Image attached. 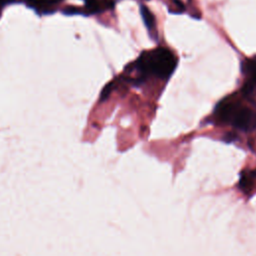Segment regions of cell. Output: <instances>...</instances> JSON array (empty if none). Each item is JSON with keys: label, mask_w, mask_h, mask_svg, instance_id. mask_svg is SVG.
<instances>
[{"label": "cell", "mask_w": 256, "mask_h": 256, "mask_svg": "<svg viewBox=\"0 0 256 256\" xmlns=\"http://www.w3.org/2000/svg\"><path fill=\"white\" fill-rule=\"evenodd\" d=\"M251 173H252V175H253L254 179L256 180V169H255V170H251Z\"/></svg>", "instance_id": "9c48e42d"}, {"label": "cell", "mask_w": 256, "mask_h": 256, "mask_svg": "<svg viewBox=\"0 0 256 256\" xmlns=\"http://www.w3.org/2000/svg\"><path fill=\"white\" fill-rule=\"evenodd\" d=\"M140 14L143 19V22L149 32L150 37L153 40H157V28H156V20L153 13L144 5L140 6Z\"/></svg>", "instance_id": "277c9868"}, {"label": "cell", "mask_w": 256, "mask_h": 256, "mask_svg": "<svg viewBox=\"0 0 256 256\" xmlns=\"http://www.w3.org/2000/svg\"><path fill=\"white\" fill-rule=\"evenodd\" d=\"M214 119L234 128L249 132L256 127V110L232 96L222 99L213 112Z\"/></svg>", "instance_id": "7a4b0ae2"}, {"label": "cell", "mask_w": 256, "mask_h": 256, "mask_svg": "<svg viewBox=\"0 0 256 256\" xmlns=\"http://www.w3.org/2000/svg\"><path fill=\"white\" fill-rule=\"evenodd\" d=\"M178 59L168 48L158 47L143 51L139 57L125 68V74L134 73V77L126 79L133 85H141L148 77L167 80L177 67Z\"/></svg>", "instance_id": "6da1fadb"}, {"label": "cell", "mask_w": 256, "mask_h": 256, "mask_svg": "<svg viewBox=\"0 0 256 256\" xmlns=\"http://www.w3.org/2000/svg\"><path fill=\"white\" fill-rule=\"evenodd\" d=\"M114 6L113 0H86L85 12L88 14L100 13L111 9Z\"/></svg>", "instance_id": "5b68a950"}, {"label": "cell", "mask_w": 256, "mask_h": 256, "mask_svg": "<svg viewBox=\"0 0 256 256\" xmlns=\"http://www.w3.org/2000/svg\"><path fill=\"white\" fill-rule=\"evenodd\" d=\"M241 71L246 78L241 89L242 96L249 99L256 90V57L243 60L241 62Z\"/></svg>", "instance_id": "3957f363"}, {"label": "cell", "mask_w": 256, "mask_h": 256, "mask_svg": "<svg viewBox=\"0 0 256 256\" xmlns=\"http://www.w3.org/2000/svg\"><path fill=\"white\" fill-rule=\"evenodd\" d=\"M255 179L251 173V170H243L240 174V179L238 183L239 189H241L244 193H249L254 187Z\"/></svg>", "instance_id": "8992f818"}, {"label": "cell", "mask_w": 256, "mask_h": 256, "mask_svg": "<svg viewBox=\"0 0 256 256\" xmlns=\"http://www.w3.org/2000/svg\"><path fill=\"white\" fill-rule=\"evenodd\" d=\"M7 0H0V13H1V9H2V6L4 5V3L6 2Z\"/></svg>", "instance_id": "ba28073f"}, {"label": "cell", "mask_w": 256, "mask_h": 256, "mask_svg": "<svg viewBox=\"0 0 256 256\" xmlns=\"http://www.w3.org/2000/svg\"><path fill=\"white\" fill-rule=\"evenodd\" d=\"M28 3L32 4L34 7H38L40 9H46L49 6H52L53 4L58 3L61 0H26Z\"/></svg>", "instance_id": "52a82bcc"}]
</instances>
